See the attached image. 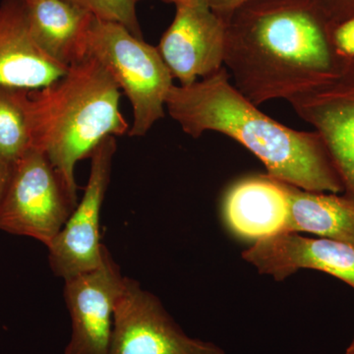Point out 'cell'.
<instances>
[{
    "instance_id": "1",
    "label": "cell",
    "mask_w": 354,
    "mask_h": 354,
    "mask_svg": "<svg viewBox=\"0 0 354 354\" xmlns=\"http://www.w3.org/2000/svg\"><path fill=\"white\" fill-rule=\"evenodd\" d=\"M316 0H250L225 18L223 65L255 106L286 101L339 74L344 57Z\"/></svg>"
},
{
    "instance_id": "2",
    "label": "cell",
    "mask_w": 354,
    "mask_h": 354,
    "mask_svg": "<svg viewBox=\"0 0 354 354\" xmlns=\"http://www.w3.org/2000/svg\"><path fill=\"white\" fill-rule=\"evenodd\" d=\"M165 109L193 138L215 131L236 140L272 178L313 192L346 189L320 135L266 115L230 83L225 67L191 85L172 86Z\"/></svg>"
},
{
    "instance_id": "3",
    "label": "cell",
    "mask_w": 354,
    "mask_h": 354,
    "mask_svg": "<svg viewBox=\"0 0 354 354\" xmlns=\"http://www.w3.org/2000/svg\"><path fill=\"white\" fill-rule=\"evenodd\" d=\"M121 91L94 57L71 65L57 81L26 90L30 148L43 152L77 192V162L90 158L109 136L128 134Z\"/></svg>"
},
{
    "instance_id": "4",
    "label": "cell",
    "mask_w": 354,
    "mask_h": 354,
    "mask_svg": "<svg viewBox=\"0 0 354 354\" xmlns=\"http://www.w3.org/2000/svg\"><path fill=\"white\" fill-rule=\"evenodd\" d=\"M87 53L106 69L131 104L133 123L128 135L145 136L165 118V100L174 86V77L158 48L120 23L94 16Z\"/></svg>"
},
{
    "instance_id": "5",
    "label": "cell",
    "mask_w": 354,
    "mask_h": 354,
    "mask_svg": "<svg viewBox=\"0 0 354 354\" xmlns=\"http://www.w3.org/2000/svg\"><path fill=\"white\" fill-rule=\"evenodd\" d=\"M77 192L41 151L30 148L13 162L0 202V230L48 247L75 209Z\"/></svg>"
},
{
    "instance_id": "6",
    "label": "cell",
    "mask_w": 354,
    "mask_h": 354,
    "mask_svg": "<svg viewBox=\"0 0 354 354\" xmlns=\"http://www.w3.org/2000/svg\"><path fill=\"white\" fill-rule=\"evenodd\" d=\"M116 137L109 136L91 156V171L82 199L59 234L51 241L48 259L51 270L64 279L99 267L106 247L101 242L100 218L116 152Z\"/></svg>"
},
{
    "instance_id": "7",
    "label": "cell",
    "mask_w": 354,
    "mask_h": 354,
    "mask_svg": "<svg viewBox=\"0 0 354 354\" xmlns=\"http://www.w3.org/2000/svg\"><path fill=\"white\" fill-rule=\"evenodd\" d=\"M108 354L225 353L213 342L186 335L157 297L125 277Z\"/></svg>"
},
{
    "instance_id": "8",
    "label": "cell",
    "mask_w": 354,
    "mask_h": 354,
    "mask_svg": "<svg viewBox=\"0 0 354 354\" xmlns=\"http://www.w3.org/2000/svg\"><path fill=\"white\" fill-rule=\"evenodd\" d=\"M125 277L108 249L99 267L64 279L71 335L64 354H108Z\"/></svg>"
},
{
    "instance_id": "9",
    "label": "cell",
    "mask_w": 354,
    "mask_h": 354,
    "mask_svg": "<svg viewBox=\"0 0 354 354\" xmlns=\"http://www.w3.org/2000/svg\"><path fill=\"white\" fill-rule=\"evenodd\" d=\"M225 21L204 0L176 6L171 26L157 46L174 79L191 85L223 68Z\"/></svg>"
},
{
    "instance_id": "10",
    "label": "cell",
    "mask_w": 354,
    "mask_h": 354,
    "mask_svg": "<svg viewBox=\"0 0 354 354\" xmlns=\"http://www.w3.org/2000/svg\"><path fill=\"white\" fill-rule=\"evenodd\" d=\"M244 260L261 274L283 281L300 269L327 272L354 288V246L334 239H314L281 232L256 241Z\"/></svg>"
},
{
    "instance_id": "11",
    "label": "cell",
    "mask_w": 354,
    "mask_h": 354,
    "mask_svg": "<svg viewBox=\"0 0 354 354\" xmlns=\"http://www.w3.org/2000/svg\"><path fill=\"white\" fill-rule=\"evenodd\" d=\"M323 139L344 188L354 194V85L335 76L288 101Z\"/></svg>"
},
{
    "instance_id": "12",
    "label": "cell",
    "mask_w": 354,
    "mask_h": 354,
    "mask_svg": "<svg viewBox=\"0 0 354 354\" xmlns=\"http://www.w3.org/2000/svg\"><path fill=\"white\" fill-rule=\"evenodd\" d=\"M67 69L46 55L32 39L27 0H2L0 86L38 90L64 76Z\"/></svg>"
},
{
    "instance_id": "13",
    "label": "cell",
    "mask_w": 354,
    "mask_h": 354,
    "mask_svg": "<svg viewBox=\"0 0 354 354\" xmlns=\"http://www.w3.org/2000/svg\"><path fill=\"white\" fill-rule=\"evenodd\" d=\"M225 216L232 232L245 239L285 232L288 199L283 181L268 174L242 179L227 193Z\"/></svg>"
},
{
    "instance_id": "14",
    "label": "cell",
    "mask_w": 354,
    "mask_h": 354,
    "mask_svg": "<svg viewBox=\"0 0 354 354\" xmlns=\"http://www.w3.org/2000/svg\"><path fill=\"white\" fill-rule=\"evenodd\" d=\"M27 10L32 39L51 59L68 68L88 57L93 14L68 0H27Z\"/></svg>"
},
{
    "instance_id": "15",
    "label": "cell",
    "mask_w": 354,
    "mask_h": 354,
    "mask_svg": "<svg viewBox=\"0 0 354 354\" xmlns=\"http://www.w3.org/2000/svg\"><path fill=\"white\" fill-rule=\"evenodd\" d=\"M283 186L288 199L285 232H310L354 246V194L337 196Z\"/></svg>"
},
{
    "instance_id": "16",
    "label": "cell",
    "mask_w": 354,
    "mask_h": 354,
    "mask_svg": "<svg viewBox=\"0 0 354 354\" xmlns=\"http://www.w3.org/2000/svg\"><path fill=\"white\" fill-rule=\"evenodd\" d=\"M26 90L0 86V158L12 164L31 147Z\"/></svg>"
},
{
    "instance_id": "17",
    "label": "cell",
    "mask_w": 354,
    "mask_h": 354,
    "mask_svg": "<svg viewBox=\"0 0 354 354\" xmlns=\"http://www.w3.org/2000/svg\"><path fill=\"white\" fill-rule=\"evenodd\" d=\"M71 3L87 10L95 17L120 23L134 36L143 39L137 19L138 0H68Z\"/></svg>"
},
{
    "instance_id": "18",
    "label": "cell",
    "mask_w": 354,
    "mask_h": 354,
    "mask_svg": "<svg viewBox=\"0 0 354 354\" xmlns=\"http://www.w3.org/2000/svg\"><path fill=\"white\" fill-rule=\"evenodd\" d=\"M333 41L337 50L344 57H354V17L335 26Z\"/></svg>"
},
{
    "instance_id": "19",
    "label": "cell",
    "mask_w": 354,
    "mask_h": 354,
    "mask_svg": "<svg viewBox=\"0 0 354 354\" xmlns=\"http://www.w3.org/2000/svg\"><path fill=\"white\" fill-rule=\"evenodd\" d=\"M204 1L214 12L225 20L232 11L250 0H204Z\"/></svg>"
},
{
    "instance_id": "20",
    "label": "cell",
    "mask_w": 354,
    "mask_h": 354,
    "mask_svg": "<svg viewBox=\"0 0 354 354\" xmlns=\"http://www.w3.org/2000/svg\"><path fill=\"white\" fill-rule=\"evenodd\" d=\"M316 1L318 2L319 6H320L321 8L323 9L324 12L326 14L328 13V11L330 10V8H332L333 10L335 9V10L339 11L346 9V10H348V19L351 18V14H349L351 7H349V4H351L353 0H316Z\"/></svg>"
},
{
    "instance_id": "21",
    "label": "cell",
    "mask_w": 354,
    "mask_h": 354,
    "mask_svg": "<svg viewBox=\"0 0 354 354\" xmlns=\"http://www.w3.org/2000/svg\"><path fill=\"white\" fill-rule=\"evenodd\" d=\"M12 162H7L3 158H0V202L6 193L7 184L10 179L11 171H12Z\"/></svg>"
},
{
    "instance_id": "22",
    "label": "cell",
    "mask_w": 354,
    "mask_h": 354,
    "mask_svg": "<svg viewBox=\"0 0 354 354\" xmlns=\"http://www.w3.org/2000/svg\"><path fill=\"white\" fill-rule=\"evenodd\" d=\"M140 1V0H138ZM162 1L167 2V3H174L176 6H179V4H185V3H191V2L194 1V0H162Z\"/></svg>"
},
{
    "instance_id": "23",
    "label": "cell",
    "mask_w": 354,
    "mask_h": 354,
    "mask_svg": "<svg viewBox=\"0 0 354 354\" xmlns=\"http://www.w3.org/2000/svg\"><path fill=\"white\" fill-rule=\"evenodd\" d=\"M346 354H354V337L348 349H346Z\"/></svg>"
}]
</instances>
